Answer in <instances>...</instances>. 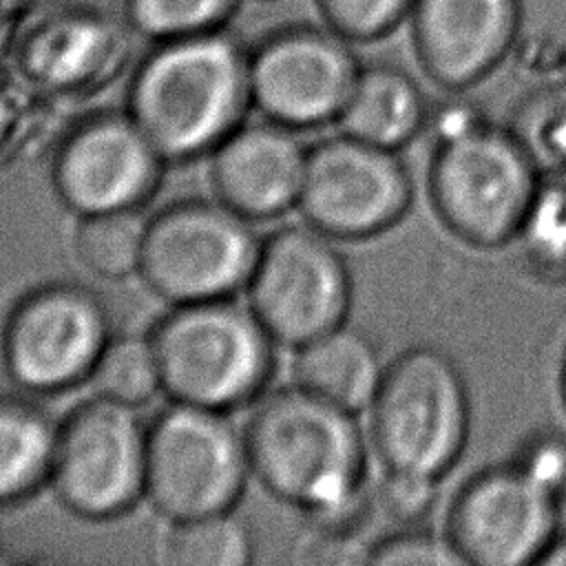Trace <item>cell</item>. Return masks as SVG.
<instances>
[{"instance_id": "1", "label": "cell", "mask_w": 566, "mask_h": 566, "mask_svg": "<svg viewBox=\"0 0 566 566\" xmlns=\"http://www.w3.org/2000/svg\"><path fill=\"white\" fill-rule=\"evenodd\" d=\"M252 478L318 524L349 513L367 469L356 413L292 382L256 398L243 431Z\"/></svg>"}, {"instance_id": "2", "label": "cell", "mask_w": 566, "mask_h": 566, "mask_svg": "<svg viewBox=\"0 0 566 566\" xmlns=\"http://www.w3.org/2000/svg\"><path fill=\"white\" fill-rule=\"evenodd\" d=\"M248 106L250 51L226 29L157 42L128 91V115L166 161L210 155Z\"/></svg>"}, {"instance_id": "3", "label": "cell", "mask_w": 566, "mask_h": 566, "mask_svg": "<svg viewBox=\"0 0 566 566\" xmlns=\"http://www.w3.org/2000/svg\"><path fill=\"white\" fill-rule=\"evenodd\" d=\"M161 391L177 402L230 411L263 396L274 371V338L230 298L175 305L148 334Z\"/></svg>"}, {"instance_id": "4", "label": "cell", "mask_w": 566, "mask_h": 566, "mask_svg": "<svg viewBox=\"0 0 566 566\" xmlns=\"http://www.w3.org/2000/svg\"><path fill=\"white\" fill-rule=\"evenodd\" d=\"M539 184L531 155L506 130L464 111L440 128L429 192L442 223L467 243L497 248L517 237Z\"/></svg>"}, {"instance_id": "5", "label": "cell", "mask_w": 566, "mask_h": 566, "mask_svg": "<svg viewBox=\"0 0 566 566\" xmlns=\"http://www.w3.org/2000/svg\"><path fill=\"white\" fill-rule=\"evenodd\" d=\"M469 394L458 365L436 347L402 352L369 405V433L385 473L438 482L469 436Z\"/></svg>"}, {"instance_id": "6", "label": "cell", "mask_w": 566, "mask_h": 566, "mask_svg": "<svg viewBox=\"0 0 566 566\" xmlns=\"http://www.w3.org/2000/svg\"><path fill=\"white\" fill-rule=\"evenodd\" d=\"M261 241L221 199H179L148 217L139 274L172 305L230 298L248 285Z\"/></svg>"}, {"instance_id": "7", "label": "cell", "mask_w": 566, "mask_h": 566, "mask_svg": "<svg viewBox=\"0 0 566 566\" xmlns=\"http://www.w3.org/2000/svg\"><path fill=\"white\" fill-rule=\"evenodd\" d=\"M228 411L168 405L148 424L146 500L170 522L234 511L252 475Z\"/></svg>"}, {"instance_id": "8", "label": "cell", "mask_w": 566, "mask_h": 566, "mask_svg": "<svg viewBox=\"0 0 566 566\" xmlns=\"http://www.w3.org/2000/svg\"><path fill=\"white\" fill-rule=\"evenodd\" d=\"M148 424L137 407L95 394L57 424L49 484L84 520H111L146 497Z\"/></svg>"}, {"instance_id": "9", "label": "cell", "mask_w": 566, "mask_h": 566, "mask_svg": "<svg viewBox=\"0 0 566 566\" xmlns=\"http://www.w3.org/2000/svg\"><path fill=\"white\" fill-rule=\"evenodd\" d=\"M334 241L310 223L283 226L261 241L245 292L276 343L296 349L345 323L352 274Z\"/></svg>"}, {"instance_id": "10", "label": "cell", "mask_w": 566, "mask_h": 566, "mask_svg": "<svg viewBox=\"0 0 566 566\" xmlns=\"http://www.w3.org/2000/svg\"><path fill=\"white\" fill-rule=\"evenodd\" d=\"M111 338L99 294L73 281H53L29 290L9 310L2 360L18 387L57 394L91 378Z\"/></svg>"}, {"instance_id": "11", "label": "cell", "mask_w": 566, "mask_h": 566, "mask_svg": "<svg viewBox=\"0 0 566 566\" xmlns=\"http://www.w3.org/2000/svg\"><path fill=\"white\" fill-rule=\"evenodd\" d=\"M413 199L396 150L340 130L307 148L298 195L305 223L338 241L376 237L396 226Z\"/></svg>"}, {"instance_id": "12", "label": "cell", "mask_w": 566, "mask_h": 566, "mask_svg": "<svg viewBox=\"0 0 566 566\" xmlns=\"http://www.w3.org/2000/svg\"><path fill=\"white\" fill-rule=\"evenodd\" d=\"M360 66L352 42L325 24L285 27L250 51L252 106L294 130L336 122Z\"/></svg>"}, {"instance_id": "13", "label": "cell", "mask_w": 566, "mask_h": 566, "mask_svg": "<svg viewBox=\"0 0 566 566\" xmlns=\"http://www.w3.org/2000/svg\"><path fill=\"white\" fill-rule=\"evenodd\" d=\"M559 502L517 462L491 467L458 491L444 533L464 566H539L557 537Z\"/></svg>"}, {"instance_id": "14", "label": "cell", "mask_w": 566, "mask_h": 566, "mask_svg": "<svg viewBox=\"0 0 566 566\" xmlns=\"http://www.w3.org/2000/svg\"><path fill=\"white\" fill-rule=\"evenodd\" d=\"M164 161L128 111L99 113L71 128L51 177L60 201L80 217L139 210L159 186Z\"/></svg>"}, {"instance_id": "15", "label": "cell", "mask_w": 566, "mask_h": 566, "mask_svg": "<svg viewBox=\"0 0 566 566\" xmlns=\"http://www.w3.org/2000/svg\"><path fill=\"white\" fill-rule=\"evenodd\" d=\"M407 22L429 80L462 91L493 73L515 46L522 0H416Z\"/></svg>"}, {"instance_id": "16", "label": "cell", "mask_w": 566, "mask_h": 566, "mask_svg": "<svg viewBox=\"0 0 566 566\" xmlns=\"http://www.w3.org/2000/svg\"><path fill=\"white\" fill-rule=\"evenodd\" d=\"M307 148L294 128L272 119L239 124L210 153L217 199L252 221L274 219L298 203Z\"/></svg>"}, {"instance_id": "17", "label": "cell", "mask_w": 566, "mask_h": 566, "mask_svg": "<svg viewBox=\"0 0 566 566\" xmlns=\"http://www.w3.org/2000/svg\"><path fill=\"white\" fill-rule=\"evenodd\" d=\"M292 371L294 382L354 413L369 409L385 376L376 345L345 323L296 347Z\"/></svg>"}, {"instance_id": "18", "label": "cell", "mask_w": 566, "mask_h": 566, "mask_svg": "<svg viewBox=\"0 0 566 566\" xmlns=\"http://www.w3.org/2000/svg\"><path fill=\"white\" fill-rule=\"evenodd\" d=\"M424 119L427 102L409 73L391 64H367L336 122L352 137L398 150L420 133Z\"/></svg>"}, {"instance_id": "19", "label": "cell", "mask_w": 566, "mask_h": 566, "mask_svg": "<svg viewBox=\"0 0 566 566\" xmlns=\"http://www.w3.org/2000/svg\"><path fill=\"white\" fill-rule=\"evenodd\" d=\"M57 422L38 405L0 396V506L49 482Z\"/></svg>"}, {"instance_id": "20", "label": "cell", "mask_w": 566, "mask_h": 566, "mask_svg": "<svg viewBox=\"0 0 566 566\" xmlns=\"http://www.w3.org/2000/svg\"><path fill=\"white\" fill-rule=\"evenodd\" d=\"M146 217L139 210L95 212L80 217L73 248L80 263L95 276L119 281L139 272Z\"/></svg>"}, {"instance_id": "21", "label": "cell", "mask_w": 566, "mask_h": 566, "mask_svg": "<svg viewBox=\"0 0 566 566\" xmlns=\"http://www.w3.org/2000/svg\"><path fill=\"white\" fill-rule=\"evenodd\" d=\"M252 537L234 511L172 522L164 539V562L172 566H245Z\"/></svg>"}, {"instance_id": "22", "label": "cell", "mask_w": 566, "mask_h": 566, "mask_svg": "<svg viewBox=\"0 0 566 566\" xmlns=\"http://www.w3.org/2000/svg\"><path fill=\"white\" fill-rule=\"evenodd\" d=\"M91 382L95 394L142 407L161 391V374L150 336L113 334L104 347Z\"/></svg>"}, {"instance_id": "23", "label": "cell", "mask_w": 566, "mask_h": 566, "mask_svg": "<svg viewBox=\"0 0 566 566\" xmlns=\"http://www.w3.org/2000/svg\"><path fill=\"white\" fill-rule=\"evenodd\" d=\"M241 0H124L128 24L155 40L223 29Z\"/></svg>"}, {"instance_id": "24", "label": "cell", "mask_w": 566, "mask_h": 566, "mask_svg": "<svg viewBox=\"0 0 566 566\" xmlns=\"http://www.w3.org/2000/svg\"><path fill=\"white\" fill-rule=\"evenodd\" d=\"M517 237L531 265L566 276V177L539 184Z\"/></svg>"}, {"instance_id": "25", "label": "cell", "mask_w": 566, "mask_h": 566, "mask_svg": "<svg viewBox=\"0 0 566 566\" xmlns=\"http://www.w3.org/2000/svg\"><path fill=\"white\" fill-rule=\"evenodd\" d=\"M416 0H316L323 24L352 44L376 42L402 27Z\"/></svg>"}, {"instance_id": "26", "label": "cell", "mask_w": 566, "mask_h": 566, "mask_svg": "<svg viewBox=\"0 0 566 566\" xmlns=\"http://www.w3.org/2000/svg\"><path fill=\"white\" fill-rule=\"evenodd\" d=\"M380 566H458L464 564L451 539L424 531H405L376 542L365 557Z\"/></svg>"}, {"instance_id": "27", "label": "cell", "mask_w": 566, "mask_h": 566, "mask_svg": "<svg viewBox=\"0 0 566 566\" xmlns=\"http://www.w3.org/2000/svg\"><path fill=\"white\" fill-rule=\"evenodd\" d=\"M517 462L555 497H566V436L559 431L533 433L517 451Z\"/></svg>"}, {"instance_id": "28", "label": "cell", "mask_w": 566, "mask_h": 566, "mask_svg": "<svg viewBox=\"0 0 566 566\" xmlns=\"http://www.w3.org/2000/svg\"><path fill=\"white\" fill-rule=\"evenodd\" d=\"M436 484L438 482L433 480L385 473L380 497L391 515L400 520H416L433 504Z\"/></svg>"}, {"instance_id": "29", "label": "cell", "mask_w": 566, "mask_h": 566, "mask_svg": "<svg viewBox=\"0 0 566 566\" xmlns=\"http://www.w3.org/2000/svg\"><path fill=\"white\" fill-rule=\"evenodd\" d=\"M539 566H566V533H557V537L539 559Z\"/></svg>"}, {"instance_id": "30", "label": "cell", "mask_w": 566, "mask_h": 566, "mask_svg": "<svg viewBox=\"0 0 566 566\" xmlns=\"http://www.w3.org/2000/svg\"><path fill=\"white\" fill-rule=\"evenodd\" d=\"M562 396H564V405H566V358H564V367H562Z\"/></svg>"}]
</instances>
